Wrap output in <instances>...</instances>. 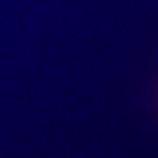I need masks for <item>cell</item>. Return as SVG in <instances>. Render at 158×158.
Listing matches in <instances>:
<instances>
[]
</instances>
